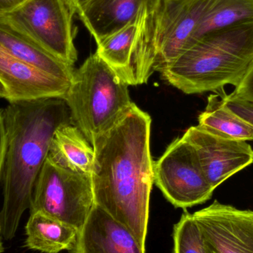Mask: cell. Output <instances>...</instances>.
I'll list each match as a JSON object with an SVG mask.
<instances>
[{"label":"cell","instance_id":"1","mask_svg":"<svg viewBox=\"0 0 253 253\" xmlns=\"http://www.w3.org/2000/svg\"><path fill=\"white\" fill-rule=\"evenodd\" d=\"M150 126V115L132 103L92 142L94 204L129 229L144 248L154 183Z\"/></svg>","mask_w":253,"mask_h":253},{"label":"cell","instance_id":"2","mask_svg":"<svg viewBox=\"0 0 253 253\" xmlns=\"http://www.w3.org/2000/svg\"><path fill=\"white\" fill-rule=\"evenodd\" d=\"M6 149L3 166L1 233L14 237L24 212L30 209L37 178L48 156L56 129L72 123L62 98L10 102L3 109Z\"/></svg>","mask_w":253,"mask_h":253},{"label":"cell","instance_id":"3","mask_svg":"<svg viewBox=\"0 0 253 253\" xmlns=\"http://www.w3.org/2000/svg\"><path fill=\"white\" fill-rule=\"evenodd\" d=\"M253 65V20L212 31L159 71L187 94L237 87Z\"/></svg>","mask_w":253,"mask_h":253},{"label":"cell","instance_id":"4","mask_svg":"<svg viewBox=\"0 0 253 253\" xmlns=\"http://www.w3.org/2000/svg\"><path fill=\"white\" fill-rule=\"evenodd\" d=\"M214 0H144L129 65L128 85L148 81L191 44L205 12Z\"/></svg>","mask_w":253,"mask_h":253},{"label":"cell","instance_id":"5","mask_svg":"<svg viewBox=\"0 0 253 253\" xmlns=\"http://www.w3.org/2000/svg\"><path fill=\"white\" fill-rule=\"evenodd\" d=\"M128 84L97 54L74 71L65 96L71 122L92 144L130 108Z\"/></svg>","mask_w":253,"mask_h":253},{"label":"cell","instance_id":"6","mask_svg":"<svg viewBox=\"0 0 253 253\" xmlns=\"http://www.w3.org/2000/svg\"><path fill=\"white\" fill-rule=\"evenodd\" d=\"M93 205L91 175L64 169L47 157L36 182L30 212H42L80 230Z\"/></svg>","mask_w":253,"mask_h":253},{"label":"cell","instance_id":"7","mask_svg":"<svg viewBox=\"0 0 253 253\" xmlns=\"http://www.w3.org/2000/svg\"><path fill=\"white\" fill-rule=\"evenodd\" d=\"M0 16L50 54L74 67L78 57L74 14L67 0H26Z\"/></svg>","mask_w":253,"mask_h":253},{"label":"cell","instance_id":"8","mask_svg":"<svg viewBox=\"0 0 253 253\" xmlns=\"http://www.w3.org/2000/svg\"><path fill=\"white\" fill-rule=\"evenodd\" d=\"M153 171L155 184L177 208L205 203L215 190L205 178L193 147L182 137L174 140L154 162Z\"/></svg>","mask_w":253,"mask_h":253},{"label":"cell","instance_id":"9","mask_svg":"<svg viewBox=\"0 0 253 253\" xmlns=\"http://www.w3.org/2000/svg\"><path fill=\"white\" fill-rule=\"evenodd\" d=\"M193 216L205 253H253V211L215 200Z\"/></svg>","mask_w":253,"mask_h":253},{"label":"cell","instance_id":"10","mask_svg":"<svg viewBox=\"0 0 253 253\" xmlns=\"http://www.w3.org/2000/svg\"><path fill=\"white\" fill-rule=\"evenodd\" d=\"M182 138L193 147L213 189L253 163V149L248 141L225 138L199 126H190Z\"/></svg>","mask_w":253,"mask_h":253},{"label":"cell","instance_id":"11","mask_svg":"<svg viewBox=\"0 0 253 253\" xmlns=\"http://www.w3.org/2000/svg\"><path fill=\"white\" fill-rule=\"evenodd\" d=\"M0 82L8 102L66 96L71 83L48 75L18 59L0 46Z\"/></svg>","mask_w":253,"mask_h":253},{"label":"cell","instance_id":"12","mask_svg":"<svg viewBox=\"0 0 253 253\" xmlns=\"http://www.w3.org/2000/svg\"><path fill=\"white\" fill-rule=\"evenodd\" d=\"M72 253H145V248L129 229L94 204Z\"/></svg>","mask_w":253,"mask_h":253},{"label":"cell","instance_id":"13","mask_svg":"<svg viewBox=\"0 0 253 253\" xmlns=\"http://www.w3.org/2000/svg\"><path fill=\"white\" fill-rule=\"evenodd\" d=\"M144 0H90L76 15L96 44L129 24L136 22Z\"/></svg>","mask_w":253,"mask_h":253},{"label":"cell","instance_id":"14","mask_svg":"<svg viewBox=\"0 0 253 253\" xmlns=\"http://www.w3.org/2000/svg\"><path fill=\"white\" fill-rule=\"evenodd\" d=\"M0 46L19 60L48 75L71 83L75 70L50 54L0 16Z\"/></svg>","mask_w":253,"mask_h":253},{"label":"cell","instance_id":"15","mask_svg":"<svg viewBox=\"0 0 253 253\" xmlns=\"http://www.w3.org/2000/svg\"><path fill=\"white\" fill-rule=\"evenodd\" d=\"M90 144L77 126L65 124L55 132L47 159L68 170L91 175L94 150Z\"/></svg>","mask_w":253,"mask_h":253},{"label":"cell","instance_id":"16","mask_svg":"<svg viewBox=\"0 0 253 253\" xmlns=\"http://www.w3.org/2000/svg\"><path fill=\"white\" fill-rule=\"evenodd\" d=\"M80 230L41 212H30L25 227L27 248L44 253L72 252Z\"/></svg>","mask_w":253,"mask_h":253},{"label":"cell","instance_id":"17","mask_svg":"<svg viewBox=\"0 0 253 253\" xmlns=\"http://www.w3.org/2000/svg\"><path fill=\"white\" fill-rule=\"evenodd\" d=\"M199 126L230 139L253 141V127L227 108L219 93L208 96L205 111L199 117Z\"/></svg>","mask_w":253,"mask_h":253},{"label":"cell","instance_id":"18","mask_svg":"<svg viewBox=\"0 0 253 253\" xmlns=\"http://www.w3.org/2000/svg\"><path fill=\"white\" fill-rule=\"evenodd\" d=\"M252 20L253 0H214L199 22L190 45L205 34Z\"/></svg>","mask_w":253,"mask_h":253},{"label":"cell","instance_id":"19","mask_svg":"<svg viewBox=\"0 0 253 253\" xmlns=\"http://www.w3.org/2000/svg\"><path fill=\"white\" fill-rule=\"evenodd\" d=\"M136 22L129 24L97 44V54L127 84Z\"/></svg>","mask_w":253,"mask_h":253},{"label":"cell","instance_id":"20","mask_svg":"<svg viewBox=\"0 0 253 253\" xmlns=\"http://www.w3.org/2000/svg\"><path fill=\"white\" fill-rule=\"evenodd\" d=\"M173 240L174 253H205L200 230L187 211L174 227Z\"/></svg>","mask_w":253,"mask_h":253},{"label":"cell","instance_id":"21","mask_svg":"<svg viewBox=\"0 0 253 253\" xmlns=\"http://www.w3.org/2000/svg\"><path fill=\"white\" fill-rule=\"evenodd\" d=\"M219 94L229 109L253 127V102L238 97L233 93L226 94L223 90Z\"/></svg>","mask_w":253,"mask_h":253},{"label":"cell","instance_id":"22","mask_svg":"<svg viewBox=\"0 0 253 253\" xmlns=\"http://www.w3.org/2000/svg\"><path fill=\"white\" fill-rule=\"evenodd\" d=\"M232 93L238 97L253 102V65Z\"/></svg>","mask_w":253,"mask_h":253},{"label":"cell","instance_id":"23","mask_svg":"<svg viewBox=\"0 0 253 253\" xmlns=\"http://www.w3.org/2000/svg\"><path fill=\"white\" fill-rule=\"evenodd\" d=\"M5 149V126H4V117H3V109H0V183H1V177H2Z\"/></svg>","mask_w":253,"mask_h":253},{"label":"cell","instance_id":"24","mask_svg":"<svg viewBox=\"0 0 253 253\" xmlns=\"http://www.w3.org/2000/svg\"><path fill=\"white\" fill-rule=\"evenodd\" d=\"M26 0H0V15L8 13Z\"/></svg>","mask_w":253,"mask_h":253},{"label":"cell","instance_id":"25","mask_svg":"<svg viewBox=\"0 0 253 253\" xmlns=\"http://www.w3.org/2000/svg\"><path fill=\"white\" fill-rule=\"evenodd\" d=\"M90 0H67V2L69 5L71 11L75 15L77 10H80L83 6H84Z\"/></svg>","mask_w":253,"mask_h":253},{"label":"cell","instance_id":"26","mask_svg":"<svg viewBox=\"0 0 253 253\" xmlns=\"http://www.w3.org/2000/svg\"><path fill=\"white\" fill-rule=\"evenodd\" d=\"M6 99L8 102L9 94L7 88L4 87V84L0 82V99Z\"/></svg>","mask_w":253,"mask_h":253},{"label":"cell","instance_id":"27","mask_svg":"<svg viewBox=\"0 0 253 253\" xmlns=\"http://www.w3.org/2000/svg\"><path fill=\"white\" fill-rule=\"evenodd\" d=\"M3 252V246L2 244H1V240H0V253Z\"/></svg>","mask_w":253,"mask_h":253},{"label":"cell","instance_id":"28","mask_svg":"<svg viewBox=\"0 0 253 253\" xmlns=\"http://www.w3.org/2000/svg\"><path fill=\"white\" fill-rule=\"evenodd\" d=\"M0 233H1V225H0Z\"/></svg>","mask_w":253,"mask_h":253}]
</instances>
